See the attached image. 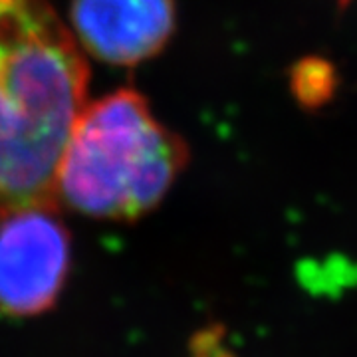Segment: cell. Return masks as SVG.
<instances>
[{"mask_svg":"<svg viewBox=\"0 0 357 357\" xmlns=\"http://www.w3.org/2000/svg\"><path fill=\"white\" fill-rule=\"evenodd\" d=\"M88 76L48 0H0V217L58 206L56 173Z\"/></svg>","mask_w":357,"mask_h":357,"instance_id":"obj_1","label":"cell"},{"mask_svg":"<svg viewBox=\"0 0 357 357\" xmlns=\"http://www.w3.org/2000/svg\"><path fill=\"white\" fill-rule=\"evenodd\" d=\"M187 145L135 89L84 105L56 173V203L84 217L133 220L163 201L187 165Z\"/></svg>","mask_w":357,"mask_h":357,"instance_id":"obj_2","label":"cell"},{"mask_svg":"<svg viewBox=\"0 0 357 357\" xmlns=\"http://www.w3.org/2000/svg\"><path fill=\"white\" fill-rule=\"evenodd\" d=\"M72 264L70 232L56 206H28L0 217V314L34 318L64 290Z\"/></svg>","mask_w":357,"mask_h":357,"instance_id":"obj_3","label":"cell"},{"mask_svg":"<svg viewBox=\"0 0 357 357\" xmlns=\"http://www.w3.org/2000/svg\"><path fill=\"white\" fill-rule=\"evenodd\" d=\"M76 42L105 64L135 66L165 48L175 30L173 0H74Z\"/></svg>","mask_w":357,"mask_h":357,"instance_id":"obj_4","label":"cell"},{"mask_svg":"<svg viewBox=\"0 0 357 357\" xmlns=\"http://www.w3.org/2000/svg\"><path fill=\"white\" fill-rule=\"evenodd\" d=\"M340 2H344V4H345V2H349V0H340Z\"/></svg>","mask_w":357,"mask_h":357,"instance_id":"obj_5","label":"cell"}]
</instances>
